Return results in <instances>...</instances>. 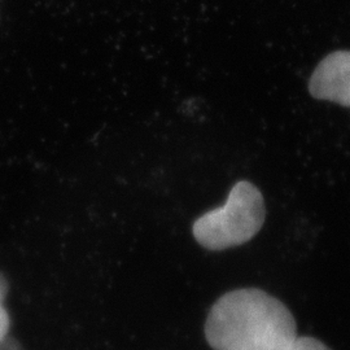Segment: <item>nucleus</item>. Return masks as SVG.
<instances>
[{"instance_id": "4", "label": "nucleus", "mask_w": 350, "mask_h": 350, "mask_svg": "<svg viewBox=\"0 0 350 350\" xmlns=\"http://www.w3.org/2000/svg\"><path fill=\"white\" fill-rule=\"evenodd\" d=\"M7 291H8L7 280L0 274V342L7 338V334L10 329V317L5 308L3 306V300L7 296Z\"/></svg>"}, {"instance_id": "2", "label": "nucleus", "mask_w": 350, "mask_h": 350, "mask_svg": "<svg viewBox=\"0 0 350 350\" xmlns=\"http://www.w3.org/2000/svg\"><path fill=\"white\" fill-rule=\"evenodd\" d=\"M265 217L262 193L250 182L241 180L231 188L224 206L201 215L192 232L206 250H228L254 238L262 228Z\"/></svg>"}, {"instance_id": "1", "label": "nucleus", "mask_w": 350, "mask_h": 350, "mask_svg": "<svg viewBox=\"0 0 350 350\" xmlns=\"http://www.w3.org/2000/svg\"><path fill=\"white\" fill-rule=\"evenodd\" d=\"M205 338L214 350H288L297 327L282 301L258 288H241L213 305Z\"/></svg>"}, {"instance_id": "3", "label": "nucleus", "mask_w": 350, "mask_h": 350, "mask_svg": "<svg viewBox=\"0 0 350 350\" xmlns=\"http://www.w3.org/2000/svg\"><path fill=\"white\" fill-rule=\"evenodd\" d=\"M315 99L350 108V51L328 55L314 70L309 83Z\"/></svg>"}, {"instance_id": "5", "label": "nucleus", "mask_w": 350, "mask_h": 350, "mask_svg": "<svg viewBox=\"0 0 350 350\" xmlns=\"http://www.w3.org/2000/svg\"><path fill=\"white\" fill-rule=\"evenodd\" d=\"M288 350H331L322 341L314 338H297Z\"/></svg>"}]
</instances>
